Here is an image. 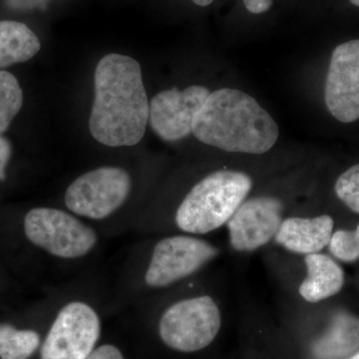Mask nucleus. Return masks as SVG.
<instances>
[{
	"instance_id": "f257e3e1",
	"label": "nucleus",
	"mask_w": 359,
	"mask_h": 359,
	"mask_svg": "<svg viewBox=\"0 0 359 359\" xmlns=\"http://www.w3.org/2000/svg\"><path fill=\"white\" fill-rule=\"evenodd\" d=\"M89 119L93 138L109 147L134 146L145 135L150 103L138 61L121 54L104 56L94 74Z\"/></svg>"
},
{
	"instance_id": "f03ea898",
	"label": "nucleus",
	"mask_w": 359,
	"mask_h": 359,
	"mask_svg": "<svg viewBox=\"0 0 359 359\" xmlns=\"http://www.w3.org/2000/svg\"><path fill=\"white\" fill-rule=\"evenodd\" d=\"M192 133L198 140L233 153L264 154L275 146L280 130L271 115L245 92H212L196 116Z\"/></svg>"
},
{
	"instance_id": "7ed1b4c3",
	"label": "nucleus",
	"mask_w": 359,
	"mask_h": 359,
	"mask_svg": "<svg viewBox=\"0 0 359 359\" xmlns=\"http://www.w3.org/2000/svg\"><path fill=\"white\" fill-rule=\"evenodd\" d=\"M252 187L249 175L219 170L193 187L176 212L180 230L204 235L226 224Z\"/></svg>"
},
{
	"instance_id": "20e7f679",
	"label": "nucleus",
	"mask_w": 359,
	"mask_h": 359,
	"mask_svg": "<svg viewBox=\"0 0 359 359\" xmlns=\"http://www.w3.org/2000/svg\"><path fill=\"white\" fill-rule=\"evenodd\" d=\"M221 325L218 304L209 295H201L169 306L161 316L159 334L170 348L195 353L214 341Z\"/></svg>"
},
{
	"instance_id": "39448f33",
	"label": "nucleus",
	"mask_w": 359,
	"mask_h": 359,
	"mask_svg": "<svg viewBox=\"0 0 359 359\" xmlns=\"http://www.w3.org/2000/svg\"><path fill=\"white\" fill-rule=\"evenodd\" d=\"M26 237L52 256L77 259L89 254L97 243L95 231L68 212L35 208L25 219Z\"/></svg>"
},
{
	"instance_id": "423d86ee",
	"label": "nucleus",
	"mask_w": 359,
	"mask_h": 359,
	"mask_svg": "<svg viewBox=\"0 0 359 359\" xmlns=\"http://www.w3.org/2000/svg\"><path fill=\"white\" fill-rule=\"evenodd\" d=\"M130 190L131 178L124 169L101 167L71 183L65 193V205L79 216L102 219L124 204Z\"/></svg>"
},
{
	"instance_id": "0eeeda50",
	"label": "nucleus",
	"mask_w": 359,
	"mask_h": 359,
	"mask_svg": "<svg viewBox=\"0 0 359 359\" xmlns=\"http://www.w3.org/2000/svg\"><path fill=\"white\" fill-rule=\"evenodd\" d=\"M100 334L96 311L85 302H69L52 323L41 359H85L94 351Z\"/></svg>"
},
{
	"instance_id": "6e6552de",
	"label": "nucleus",
	"mask_w": 359,
	"mask_h": 359,
	"mask_svg": "<svg viewBox=\"0 0 359 359\" xmlns=\"http://www.w3.org/2000/svg\"><path fill=\"white\" fill-rule=\"evenodd\" d=\"M216 247L189 236L163 238L153 250L145 282L151 287H164L193 275L217 257Z\"/></svg>"
},
{
	"instance_id": "1a4fd4ad",
	"label": "nucleus",
	"mask_w": 359,
	"mask_h": 359,
	"mask_svg": "<svg viewBox=\"0 0 359 359\" xmlns=\"http://www.w3.org/2000/svg\"><path fill=\"white\" fill-rule=\"evenodd\" d=\"M330 114L342 123L359 119V39L335 47L325 90Z\"/></svg>"
},
{
	"instance_id": "9d476101",
	"label": "nucleus",
	"mask_w": 359,
	"mask_h": 359,
	"mask_svg": "<svg viewBox=\"0 0 359 359\" xmlns=\"http://www.w3.org/2000/svg\"><path fill=\"white\" fill-rule=\"evenodd\" d=\"M211 92L204 86L164 90L151 100L149 123L163 140L173 142L192 133L196 116Z\"/></svg>"
},
{
	"instance_id": "9b49d317",
	"label": "nucleus",
	"mask_w": 359,
	"mask_h": 359,
	"mask_svg": "<svg viewBox=\"0 0 359 359\" xmlns=\"http://www.w3.org/2000/svg\"><path fill=\"white\" fill-rule=\"evenodd\" d=\"M283 203L276 198L245 201L226 223L230 244L238 252H254L276 237L283 222Z\"/></svg>"
},
{
	"instance_id": "f8f14e48",
	"label": "nucleus",
	"mask_w": 359,
	"mask_h": 359,
	"mask_svg": "<svg viewBox=\"0 0 359 359\" xmlns=\"http://www.w3.org/2000/svg\"><path fill=\"white\" fill-rule=\"evenodd\" d=\"M334 228V219L327 215L314 218L290 217L283 219L275 240L294 254H318L330 244Z\"/></svg>"
},
{
	"instance_id": "ddd939ff",
	"label": "nucleus",
	"mask_w": 359,
	"mask_h": 359,
	"mask_svg": "<svg viewBox=\"0 0 359 359\" xmlns=\"http://www.w3.org/2000/svg\"><path fill=\"white\" fill-rule=\"evenodd\" d=\"M306 278L299 285V294L311 304L325 301L339 294L344 285V269L327 255L311 254L304 257Z\"/></svg>"
},
{
	"instance_id": "4468645a",
	"label": "nucleus",
	"mask_w": 359,
	"mask_h": 359,
	"mask_svg": "<svg viewBox=\"0 0 359 359\" xmlns=\"http://www.w3.org/2000/svg\"><path fill=\"white\" fill-rule=\"evenodd\" d=\"M40 48L39 37L25 23L0 21V68L30 60Z\"/></svg>"
},
{
	"instance_id": "2eb2a0df",
	"label": "nucleus",
	"mask_w": 359,
	"mask_h": 359,
	"mask_svg": "<svg viewBox=\"0 0 359 359\" xmlns=\"http://www.w3.org/2000/svg\"><path fill=\"white\" fill-rule=\"evenodd\" d=\"M359 348V320L340 313L323 339L314 346V353L320 359H340Z\"/></svg>"
},
{
	"instance_id": "dca6fc26",
	"label": "nucleus",
	"mask_w": 359,
	"mask_h": 359,
	"mask_svg": "<svg viewBox=\"0 0 359 359\" xmlns=\"http://www.w3.org/2000/svg\"><path fill=\"white\" fill-rule=\"evenodd\" d=\"M40 337L34 330L0 325V359H28L36 351Z\"/></svg>"
},
{
	"instance_id": "f3484780",
	"label": "nucleus",
	"mask_w": 359,
	"mask_h": 359,
	"mask_svg": "<svg viewBox=\"0 0 359 359\" xmlns=\"http://www.w3.org/2000/svg\"><path fill=\"white\" fill-rule=\"evenodd\" d=\"M22 104V89L16 77L7 71H0V134L9 128Z\"/></svg>"
},
{
	"instance_id": "a211bd4d",
	"label": "nucleus",
	"mask_w": 359,
	"mask_h": 359,
	"mask_svg": "<svg viewBox=\"0 0 359 359\" xmlns=\"http://www.w3.org/2000/svg\"><path fill=\"white\" fill-rule=\"evenodd\" d=\"M330 250L339 261L353 263L359 259V224L354 231L339 230L332 233Z\"/></svg>"
},
{
	"instance_id": "6ab92c4d",
	"label": "nucleus",
	"mask_w": 359,
	"mask_h": 359,
	"mask_svg": "<svg viewBox=\"0 0 359 359\" xmlns=\"http://www.w3.org/2000/svg\"><path fill=\"white\" fill-rule=\"evenodd\" d=\"M335 194L349 210L359 214V164L340 175L335 183Z\"/></svg>"
},
{
	"instance_id": "aec40b11",
	"label": "nucleus",
	"mask_w": 359,
	"mask_h": 359,
	"mask_svg": "<svg viewBox=\"0 0 359 359\" xmlns=\"http://www.w3.org/2000/svg\"><path fill=\"white\" fill-rule=\"evenodd\" d=\"M6 6L14 11H28L45 9L50 0H4Z\"/></svg>"
},
{
	"instance_id": "412c9836",
	"label": "nucleus",
	"mask_w": 359,
	"mask_h": 359,
	"mask_svg": "<svg viewBox=\"0 0 359 359\" xmlns=\"http://www.w3.org/2000/svg\"><path fill=\"white\" fill-rule=\"evenodd\" d=\"M85 359H124V356L117 347L105 344L94 349Z\"/></svg>"
},
{
	"instance_id": "4be33fe9",
	"label": "nucleus",
	"mask_w": 359,
	"mask_h": 359,
	"mask_svg": "<svg viewBox=\"0 0 359 359\" xmlns=\"http://www.w3.org/2000/svg\"><path fill=\"white\" fill-rule=\"evenodd\" d=\"M11 156V142L0 136V180L6 179V170Z\"/></svg>"
},
{
	"instance_id": "5701e85b",
	"label": "nucleus",
	"mask_w": 359,
	"mask_h": 359,
	"mask_svg": "<svg viewBox=\"0 0 359 359\" xmlns=\"http://www.w3.org/2000/svg\"><path fill=\"white\" fill-rule=\"evenodd\" d=\"M245 8L250 13L259 14L268 11L273 6V0H243Z\"/></svg>"
},
{
	"instance_id": "b1692460",
	"label": "nucleus",
	"mask_w": 359,
	"mask_h": 359,
	"mask_svg": "<svg viewBox=\"0 0 359 359\" xmlns=\"http://www.w3.org/2000/svg\"><path fill=\"white\" fill-rule=\"evenodd\" d=\"M192 1L199 6H210L214 0H192Z\"/></svg>"
},
{
	"instance_id": "393cba45",
	"label": "nucleus",
	"mask_w": 359,
	"mask_h": 359,
	"mask_svg": "<svg viewBox=\"0 0 359 359\" xmlns=\"http://www.w3.org/2000/svg\"><path fill=\"white\" fill-rule=\"evenodd\" d=\"M353 6L359 7V0H349Z\"/></svg>"
},
{
	"instance_id": "a878e982",
	"label": "nucleus",
	"mask_w": 359,
	"mask_h": 359,
	"mask_svg": "<svg viewBox=\"0 0 359 359\" xmlns=\"http://www.w3.org/2000/svg\"><path fill=\"white\" fill-rule=\"evenodd\" d=\"M349 359H359V353L354 354V355L351 356Z\"/></svg>"
}]
</instances>
